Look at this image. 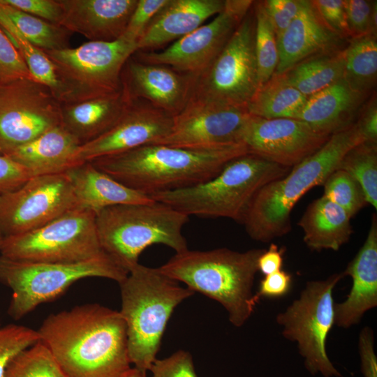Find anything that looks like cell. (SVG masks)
Returning a JSON list of instances; mask_svg holds the SVG:
<instances>
[{
	"mask_svg": "<svg viewBox=\"0 0 377 377\" xmlns=\"http://www.w3.org/2000/svg\"><path fill=\"white\" fill-rule=\"evenodd\" d=\"M68 377H125L131 369L125 322L97 303L46 317L38 330Z\"/></svg>",
	"mask_w": 377,
	"mask_h": 377,
	"instance_id": "cell-1",
	"label": "cell"
},
{
	"mask_svg": "<svg viewBox=\"0 0 377 377\" xmlns=\"http://www.w3.org/2000/svg\"><path fill=\"white\" fill-rule=\"evenodd\" d=\"M247 153L243 143L214 147L149 144L90 162L119 182L149 196L205 182L230 160Z\"/></svg>",
	"mask_w": 377,
	"mask_h": 377,
	"instance_id": "cell-2",
	"label": "cell"
},
{
	"mask_svg": "<svg viewBox=\"0 0 377 377\" xmlns=\"http://www.w3.org/2000/svg\"><path fill=\"white\" fill-rule=\"evenodd\" d=\"M365 141L355 123L332 135L317 151L293 166L285 177L264 186L256 195L242 223L249 237L268 242L291 230L290 213L310 189L323 185L344 155Z\"/></svg>",
	"mask_w": 377,
	"mask_h": 377,
	"instance_id": "cell-3",
	"label": "cell"
},
{
	"mask_svg": "<svg viewBox=\"0 0 377 377\" xmlns=\"http://www.w3.org/2000/svg\"><path fill=\"white\" fill-rule=\"evenodd\" d=\"M264 249L228 248L176 253L158 267L168 277L218 302L235 327L243 326L259 302L253 292L258 260Z\"/></svg>",
	"mask_w": 377,
	"mask_h": 377,
	"instance_id": "cell-4",
	"label": "cell"
},
{
	"mask_svg": "<svg viewBox=\"0 0 377 377\" xmlns=\"http://www.w3.org/2000/svg\"><path fill=\"white\" fill-rule=\"evenodd\" d=\"M119 285V313L126 327L129 359L134 367L147 372L156 359L175 309L195 292L182 287L158 267L140 263Z\"/></svg>",
	"mask_w": 377,
	"mask_h": 377,
	"instance_id": "cell-5",
	"label": "cell"
},
{
	"mask_svg": "<svg viewBox=\"0 0 377 377\" xmlns=\"http://www.w3.org/2000/svg\"><path fill=\"white\" fill-rule=\"evenodd\" d=\"M290 170L249 152L230 160L205 182L149 197L188 216L228 218L242 223L257 193Z\"/></svg>",
	"mask_w": 377,
	"mask_h": 377,
	"instance_id": "cell-6",
	"label": "cell"
},
{
	"mask_svg": "<svg viewBox=\"0 0 377 377\" xmlns=\"http://www.w3.org/2000/svg\"><path fill=\"white\" fill-rule=\"evenodd\" d=\"M188 220L187 215L153 200L105 208L96 214V227L103 251L129 272L153 244L165 245L176 253L187 250L182 229Z\"/></svg>",
	"mask_w": 377,
	"mask_h": 377,
	"instance_id": "cell-7",
	"label": "cell"
},
{
	"mask_svg": "<svg viewBox=\"0 0 377 377\" xmlns=\"http://www.w3.org/2000/svg\"><path fill=\"white\" fill-rule=\"evenodd\" d=\"M128 274L107 254L77 263L21 261L0 255V282L12 290L8 314L15 320L56 300L77 281L101 277L119 283Z\"/></svg>",
	"mask_w": 377,
	"mask_h": 377,
	"instance_id": "cell-8",
	"label": "cell"
},
{
	"mask_svg": "<svg viewBox=\"0 0 377 377\" xmlns=\"http://www.w3.org/2000/svg\"><path fill=\"white\" fill-rule=\"evenodd\" d=\"M343 277L339 272L308 281L299 297L276 316L282 336L297 344L304 367L312 376L341 377L327 355L326 342L334 326L333 291Z\"/></svg>",
	"mask_w": 377,
	"mask_h": 377,
	"instance_id": "cell-9",
	"label": "cell"
},
{
	"mask_svg": "<svg viewBox=\"0 0 377 377\" xmlns=\"http://www.w3.org/2000/svg\"><path fill=\"white\" fill-rule=\"evenodd\" d=\"M106 253L96 227V214L73 208L42 227L3 237L0 255L17 260L77 263Z\"/></svg>",
	"mask_w": 377,
	"mask_h": 377,
	"instance_id": "cell-10",
	"label": "cell"
},
{
	"mask_svg": "<svg viewBox=\"0 0 377 377\" xmlns=\"http://www.w3.org/2000/svg\"><path fill=\"white\" fill-rule=\"evenodd\" d=\"M137 50V43L120 38L43 52L54 64L65 88L66 103L121 90L122 71Z\"/></svg>",
	"mask_w": 377,
	"mask_h": 377,
	"instance_id": "cell-11",
	"label": "cell"
},
{
	"mask_svg": "<svg viewBox=\"0 0 377 377\" xmlns=\"http://www.w3.org/2000/svg\"><path fill=\"white\" fill-rule=\"evenodd\" d=\"M254 36V15L249 12L217 57L195 76L190 98L246 108L258 87Z\"/></svg>",
	"mask_w": 377,
	"mask_h": 377,
	"instance_id": "cell-12",
	"label": "cell"
},
{
	"mask_svg": "<svg viewBox=\"0 0 377 377\" xmlns=\"http://www.w3.org/2000/svg\"><path fill=\"white\" fill-rule=\"evenodd\" d=\"M61 125V103L34 78L0 86V155Z\"/></svg>",
	"mask_w": 377,
	"mask_h": 377,
	"instance_id": "cell-13",
	"label": "cell"
},
{
	"mask_svg": "<svg viewBox=\"0 0 377 377\" xmlns=\"http://www.w3.org/2000/svg\"><path fill=\"white\" fill-rule=\"evenodd\" d=\"M75 207L65 172L32 177L20 188L0 193V234L31 232Z\"/></svg>",
	"mask_w": 377,
	"mask_h": 377,
	"instance_id": "cell-14",
	"label": "cell"
},
{
	"mask_svg": "<svg viewBox=\"0 0 377 377\" xmlns=\"http://www.w3.org/2000/svg\"><path fill=\"white\" fill-rule=\"evenodd\" d=\"M251 0H225L223 10L209 23L159 51L140 52L138 61L170 66L185 74L198 75L222 50L253 4Z\"/></svg>",
	"mask_w": 377,
	"mask_h": 377,
	"instance_id": "cell-15",
	"label": "cell"
},
{
	"mask_svg": "<svg viewBox=\"0 0 377 377\" xmlns=\"http://www.w3.org/2000/svg\"><path fill=\"white\" fill-rule=\"evenodd\" d=\"M249 117L246 108L190 98L173 117L169 134L153 144L180 147L240 144Z\"/></svg>",
	"mask_w": 377,
	"mask_h": 377,
	"instance_id": "cell-16",
	"label": "cell"
},
{
	"mask_svg": "<svg viewBox=\"0 0 377 377\" xmlns=\"http://www.w3.org/2000/svg\"><path fill=\"white\" fill-rule=\"evenodd\" d=\"M330 137L300 119L250 115L242 142L249 153L290 168L317 151Z\"/></svg>",
	"mask_w": 377,
	"mask_h": 377,
	"instance_id": "cell-17",
	"label": "cell"
},
{
	"mask_svg": "<svg viewBox=\"0 0 377 377\" xmlns=\"http://www.w3.org/2000/svg\"><path fill=\"white\" fill-rule=\"evenodd\" d=\"M172 122V115L145 101L134 98L108 131L79 147L73 158L74 164L153 144L169 134Z\"/></svg>",
	"mask_w": 377,
	"mask_h": 377,
	"instance_id": "cell-18",
	"label": "cell"
},
{
	"mask_svg": "<svg viewBox=\"0 0 377 377\" xmlns=\"http://www.w3.org/2000/svg\"><path fill=\"white\" fill-rule=\"evenodd\" d=\"M122 83L135 99L143 101L172 117L187 103L195 75L182 73L163 65L129 59Z\"/></svg>",
	"mask_w": 377,
	"mask_h": 377,
	"instance_id": "cell-19",
	"label": "cell"
},
{
	"mask_svg": "<svg viewBox=\"0 0 377 377\" xmlns=\"http://www.w3.org/2000/svg\"><path fill=\"white\" fill-rule=\"evenodd\" d=\"M352 279L346 299L334 304V325L348 329L377 306V219L372 216L367 238L353 259L342 272Z\"/></svg>",
	"mask_w": 377,
	"mask_h": 377,
	"instance_id": "cell-20",
	"label": "cell"
},
{
	"mask_svg": "<svg viewBox=\"0 0 377 377\" xmlns=\"http://www.w3.org/2000/svg\"><path fill=\"white\" fill-rule=\"evenodd\" d=\"M60 26L90 41L111 42L124 34L138 0H59Z\"/></svg>",
	"mask_w": 377,
	"mask_h": 377,
	"instance_id": "cell-21",
	"label": "cell"
},
{
	"mask_svg": "<svg viewBox=\"0 0 377 377\" xmlns=\"http://www.w3.org/2000/svg\"><path fill=\"white\" fill-rule=\"evenodd\" d=\"M344 41L325 25L311 1L301 0L297 15L277 38L279 63L274 74H283L311 57L342 50Z\"/></svg>",
	"mask_w": 377,
	"mask_h": 377,
	"instance_id": "cell-22",
	"label": "cell"
},
{
	"mask_svg": "<svg viewBox=\"0 0 377 377\" xmlns=\"http://www.w3.org/2000/svg\"><path fill=\"white\" fill-rule=\"evenodd\" d=\"M225 0H168L138 42V51H154L195 30L219 14Z\"/></svg>",
	"mask_w": 377,
	"mask_h": 377,
	"instance_id": "cell-23",
	"label": "cell"
},
{
	"mask_svg": "<svg viewBox=\"0 0 377 377\" xmlns=\"http://www.w3.org/2000/svg\"><path fill=\"white\" fill-rule=\"evenodd\" d=\"M134 98L123 84L119 91L61 104V126L80 145L108 131Z\"/></svg>",
	"mask_w": 377,
	"mask_h": 377,
	"instance_id": "cell-24",
	"label": "cell"
},
{
	"mask_svg": "<svg viewBox=\"0 0 377 377\" xmlns=\"http://www.w3.org/2000/svg\"><path fill=\"white\" fill-rule=\"evenodd\" d=\"M366 97L353 90L342 77L309 96L298 119L331 136L355 122Z\"/></svg>",
	"mask_w": 377,
	"mask_h": 377,
	"instance_id": "cell-25",
	"label": "cell"
},
{
	"mask_svg": "<svg viewBox=\"0 0 377 377\" xmlns=\"http://www.w3.org/2000/svg\"><path fill=\"white\" fill-rule=\"evenodd\" d=\"M65 174L71 184L76 207L95 214L117 205L153 200L149 195L119 182L91 162L75 164Z\"/></svg>",
	"mask_w": 377,
	"mask_h": 377,
	"instance_id": "cell-26",
	"label": "cell"
},
{
	"mask_svg": "<svg viewBox=\"0 0 377 377\" xmlns=\"http://www.w3.org/2000/svg\"><path fill=\"white\" fill-rule=\"evenodd\" d=\"M79 140L59 125L6 156L25 168L31 177L64 173L73 166Z\"/></svg>",
	"mask_w": 377,
	"mask_h": 377,
	"instance_id": "cell-27",
	"label": "cell"
},
{
	"mask_svg": "<svg viewBox=\"0 0 377 377\" xmlns=\"http://www.w3.org/2000/svg\"><path fill=\"white\" fill-rule=\"evenodd\" d=\"M350 219L346 211L323 195L307 207L298 225L309 249L337 251L348 242L353 232Z\"/></svg>",
	"mask_w": 377,
	"mask_h": 377,
	"instance_id": "cell-28",
	"label": "cell"
},
{
	"mask_svg": "<svg viewBox=\"0 0 377 377\" xmlns=\"http://www.w3.org/2000/svg\"><path fill=\"white\" fill-rule=\"evenodd\" d=\"M307 98L289 85L281 75L274 74L257 89L246 109L250 115L263 119H298Z\"/></svg>",
	"mask_w": 377,
	"mask_h": 377,
	"instance_id": "cell-29",
	"label": "cell"
},
{
	"mask_svg": "<svg viewBox=\"0 0 377 377\" xmlns=\"http://www.w3.org/2000/svg\"><path fill=\"white\" fill-rule=\"evenodd\" d=\"M344 48L307 58L281 75L289 85L309 97L343 77Z\"/></svg>",
	"mask_w": 377,
	"mask_h": 377,
	"instance_id": "cell-30",
	"label": "cell"
},
{
	"mask_svg": "<svg viewBox=\"0 0 377 377\" xmlns=\"http://www.w3.org/2000/svg\"><path fill=\"white\" fill-rule=\"evenodd\" d=\"M376 35L352 38L344 48L343 79L355 91L367 96L377 79Z\"/></svg>",
	"mask_w": 377,
	"mask_h": 377,
	"instance_id": "cell-31",
	"label": "cell"
},
{
	"mask_svg": "<svg viewBox=\"0 0 377 377\" xmlns=\"http://www.w3.org/2000/svg\"><path fill=\"white\" fill-rule=\"evenodd\" d=\"M0 27L22 54L34 80L50 89L61 104L66 101V92L55 66L47 54L26 39L3 12L0 5Z\"/></svg>",
	"mask_w": 377,
	"mask_h": 377,
	"instance_id": "cell-32",
	"label": "cell"
},
{
	"mask_svg": "<svg viewBox=\"0 0 377 377\" xmlns=\"http://www.w3.org/2000/svg\"><path fill=\"white\" fill-rule=\"evenodd\" d=\"M6 15L31 44L43 51L68 47V31L0 2Z\"/></svg>",
	"mask_w": 377,
	"mask_h": 377,
	"instance_id": "cell-33",
	"label": "cell"
},
{
	"mask_svg": "<svg viewBox=\"0 0 377 377\" xmlns=\"http://www.w3.org/2000/svg\"><path fill=\"white\" fill-rule=\"evenodd\" d=\"M337 169L348 172L361 186L367 202L377 209V143L364 141L351 148Z\"/></svg>",
	"mask_w": 377,
	"mask_h": 377,
	"instance_id": "cell-34",
	"label": "cell"
},
{
	"mask_svg": "<svg viewBox=\"0 0 377 377\" xmlns=\"http://www.w3.org/2000/svg\"><path fill=\"white\" fill-rule=\"evenodd\" d=\"M253 4L254 45L258 88L274 74L279 63V51L274 30L264 10L262 1H256Z\"/></svg>",
	"mask_w": 377,
	"mask_h": 377,
	"instance_id": "cell-35",
	"label": "cell"
},
{
	"mask_svg": "<svg viewBox=\"0 0 377 377\" xmlns=\"http://www.w3.org/2000/svg\"><path fill=\"white\" fill-rule=\"evenodd\" d=\"M3 377H68L48 348L39 341L18 354Z\"/></svg>",
	"mask_w": 377,
	"mask_h": 377,
	"instance_id": "cell-36",
	"label": "cell"
},
{
	"mask_svg": "<svg viewBox=\"0 0 377 377\" xmlns=\"http://www.w3.org/2000/svg\"><path fill=\"white\" fill-rule=\"evenodd\" d=\"M323 186V196L343 208L351 218L367 205L358 182L344 170H335Z\"/></svg>",
	"mask_w": 377,
	"mask_h": 377,
	"instance_id": "cell-37",
	"label": "cell"
},
{
	"mask_svg": "<svg viewBox=\"0 0 377 377\" xmlns=\"http://www.w3.org/2000/svg\"><path fill=\"white\" fill-rule=\"evenodd\" d=\"M40 340L38 330L27 326L11 323L0 327V377L18 354Z\"/></svg>",
	"mask_w": 377,
	"mask_h": 377,
	"instance_id": "cell-38",
	"label": "cell"
},
{
	"mask_svg": "<svg viewBox=\"0 0 377 377\" xmlns=\"http://www.w3.org/2000/svg\"><path fill=\"white\" fill-rule=\"evenodd\" d=\"M344 5L351 39L376 35V1L344 0Z\"/></svg>",
	"mask_w": 377,
	"mask_h": 377,
	"instance_id": "cell-39",
	"label": "cell"
},
{
	"mask_svg": "<svg viewBox=\"0 0 377 377\" xmlns=\"http://www.w3.org/2000/svg\"><path fill=\"white\" fill-rule=\"evenodd\" d=\"M33 78L19 50L0 27V86Z\"/></svg>",
	"mask_w": 377,
	"mask_h": 377,
	"instance_id": "cell-40",
	"label": "cell"
},
{
	"mask_svg": "<svg viewBox=\"0 0 377 377\" xmlns=\"http://www.w3.org/2000/svg\"><path fill=\"white\" fill-rule=\"evenodd\" d=\"M311 3L325 25L339 38L351 39L344 0H313Z\"/></svg>",
	"mask_w": 377,
	"mask_h": 377,
	"instance_id": "cell-41",
	"label": "cell"
},
{
	"mask_svg": "<svg viewBox=\"0 0 377 377\" xmlns=\"http://www.w3.org/2000/svg\"><path fill=\"white\" fill-rule=\"evenodd\" d=\"M168 0H138L121 38L137 43L155 17Z\"/></svg>",
	"mask_w": 377,
	"mask_h": 377,
	"instance_id": "cell-42",
	"label": "cell"
},
{
	"mask_svg": "<svg viewBox=\"0 0 377 377\" xmlns=\"http://www.w3.org/2000/svg\"><path fill=\"white\" fill-rule=\"evenodd\" d=\"M149 371L151 377H198L192 355L184 350L161 360L156 359Z\"/></svg>",
	"mask_w": 377,
	"mask_h": 377,
	"instance_id": "cell-43",
	"label": "cell"
},
{
	"mask_svg": "<svg viewBox=\"0 0 377 377\" xmlns=\"http://www.w3.org/2000/svg\"><path fill=\"white\" fill-rule=\"evenodd\" d=\"M261 1L277 40L297 15L301 6V0H265Z\"/></svg>",
	"mask_w": 377,
	"mask_h": 377,
	"instance_id": "cell-44",
	"label": "cell"
},
{
	"mask_svg": "<svg viewBox=\"0 0 377 377\" xmlns=\"http://www.w3.org/2000/svg\"><path fill=\"white\" fill-rule=\"evenodd\" d=\"M0 2L57 25L63 17L59 0H0Z\"/></svg>",
	"mask_w": 377,
	"mask_h": 377,
	"instance_id": "cell-45",
	"label": "cell"
},
{
	"mask_svg": "<svg viewBox=\"0 0 377 377\" xmlns=\"http://www.w3.org/2000/svg\"><path fill=\"white\" fill-rule=\"evenodd\" d=\"M31 177L25 168L9 157L0 155V193L20 188Z\"/></svg>",
	"mask_w": 377,
	"mask_h": 377,
	"instance_id": "cell-46",
	"label": "cell"
},
{
	"mask_svg": "<svg viewBox=\"0 0 377 377\" xmlns=\"http://www.w3.org/2000/svg\"><path fill=\"white\" fill-rule=\"evenodd\" d=\"M360 369L364 377H377V356L374 349V333L369 326L364 327L358 337Z\"/></svg>",
	"mask_w": 377,
	"mask_h": 377,
	"instance_id": "cell-47",
	"label": "cell"
},
{
	"mask_svg": "<svg viewBox=\"0 0 377 377\" xmlns=\"http://www.w3.org/2000/svg\"><path fill=\"white\" fill-rule=\"evenodd\" d=\"M293 278L290 273L282 269L265 276L260 280L258 290L255 293L260 301L262 297L279 298L286 295L290 290Z\"/></svg>",
	"mask_w": 377,
	"mask_h": 377,
	"instance_id": "cell-48",
	"label": "cell"
},
{
	"mask_svg": "<svg viewBox=\"0 0 377 377\" xmlns=\"http://www.w3.org/2000/svg\"><path fill=\"white\" fill-rule=\"evenodd\" d=\"M359 114L355 124L360 133L365 141L377 143V101L376 95L371 97Z\"/></svg>",
	"mask_w": 377,
	"mask_h": 377,
	"instance_id": "cell-49",
	"label": "cell"
},
{
	"mask_svg": "<svg viewBox=\"0 0 377 377\" xmlns=\"http://www.w3.org/2000/svg\"><path fill=\"white\" fill-rule=\"evenodd\" d=\"M283 249H279L276 244H271L258 258V271L264 276H267L281 270L283 261Z\"/></svg>",
	"mask_w": 377,
	"mask_h": 377,
	"instance_id": "cell-50",
	"label": "cell"
},
{
	"mask_svg": "<svg viewBox=\"0 0 377 377\" xmlns=\"http://www.w3.org/2000/svg\"><path fill=\"white\" fill-rule=\"evenodd\" d=\"M146 371L140 370L135 367L131 368L125 377H147Z\"/></svg>",
	"mask_w": 377,
	"mask_h": 377,
	"instance_id": "cell-51",
	"label": "cell"
},
{
	"mask_svg": "<svg viewBox=\"0 0 377 377\" xmlns=\"http://www.w3.org/2000/svg\"><path fill=\"white\" fill-rule=\"evenodd\" d=\"M3 239V237L0 234V251H1V248ZM0 327H1V324H0Z\"/></svg>",
	"mask_w": 377,
	"mask_h": 377,
	"instance_id": "cell-52",
	"label": "cell"
}]
</instances>
